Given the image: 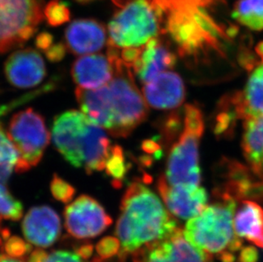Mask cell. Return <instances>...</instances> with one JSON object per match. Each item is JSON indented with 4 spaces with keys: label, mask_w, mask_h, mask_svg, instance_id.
Segmentation results:
<instances>
[{
    "label": "cell",
    "mask_w": 263,
    "mask_h": 262,
    "mask_svg": "<svg viewBox=\"0 0 263 262\" xmlns=\"http://www.w3.org/2000/svg\"><path fill=\"white\" fill-rule=\"evenodd\" d=\"M115 76L96 89L78 87L75 97L83 114L115 137H127L146 120L148 108L135 84L130 67L115 60Z\"/></svg>",
    "instance_id": "1"
},
{
    "label": "cell",
    "mask_w": 263,
    "mask_h": 262,
    "mask_svg": "<svg viewBox=\"0 0 263 262\" xmlns=\"http://www.w3.org/2000/svg\"><path fill=\"white\" fill-rule=\"evenodd\" d=\"M179 228L173 215L150 188L137 181L127 188L115 230L124 254L132 255Z\"/></svg>",
    "instance_id": "2"
},
{
    "label": "cell",
    "mask_w": 263,
    "mask_h": 262,
    "mask_svg": "<svg viewBox=\"0 0 263 262\" xmlns=\"http://www.w3.org/2000/svg\"><path fill=\"white\" fill-rule=\"evenodd\" d=\"M235 210V199L222 194L221 200L187 220L184 234L209 260L250 262L253 257L255 248L245 246L236 233Z\"/></svg>",
    "instance_id": "3"
},
{
    "label": "cell",
    "mask_w": 263,
    "mask_h": 262,
    "mask_svg": "<svg viewBox=\"0 0 263 262\" xmlns=\"http://www.w3.org/2000/svg\"><path fill=\"white\" fill-rule=\"evenodd\" d=\"M52 138L60 154L75 168L89 175L105 170L110 140L104 129L83 113L70 110L55 117Z\"/></svg>",
    "instance_id": "4"
},
{
    "label": "cell",
    "mask_w": 263,
    "mask_h": 262,
    "mask_svg": "<svg viewBox=\"0 0 263 262\" xmlns=\"http://www.w3.org/2000/svg\"><path fill=\"white\" fill-rule=\"evenodd\" d=\"M183 123V130L170 153L164 178L171 185H199L201 171L199 146L204 132L201 111L196 106L186 105L184 109Z\"/></svg>",
    "instance_id": "5"
},
{
    "label": "cell",
    "mask_w": 263,
    "mask_h": 262,
    "mask_svg": "<svg viewBox=\"0 0 263 262\" xmlns=\"http://www.w3.org/2000/svg\"><path fill=\"white\" fill-rule=\"evenodd\" d=\"M160 14L150 0H129L108 25V44L117 48H140L155 38Z\"/></svg>",
    "instance_id": "6"
},
{
    "label": "cell",
    "mask_w": 263,
    "mask_h": 262,
    "mask_svg": "<svg viewBox=\"0 0 263 262\" xmlns=\"http://www.w3.org/2000/svg\"><path fill=\"white\" fill-rule=\"evenodd\" d=\"M8 136L19 154L15 171L24 173L37 165L50 143L45 119L32 108L15 114L10 119Z\"/></svg>",
    "instance_id": "7"
},
{
    "label": "cell",
    "mask_w": 263,
    "mask_h": 262,
    "mask_svg": "<svg viewBox=\"0 0 263 262\" xmlns=\"http://www.w3.org/2000/svg\"><path fill=\"white\" fill-rule=\"evenodd\" d=\"M44 0H0V54L22 47L44 20Z\"/></svg>",
    "instance_id": "8"
},
{
    "label": "cell",
    "mask_w": 263,
    "mask_h": 262,
    "mask_svg": "<svg viewBox=\"0 0 263 262\" xmlns=\"http://www.w3.org/2000/svg\"><path fill=\"white\" fill-rule=\"evenodd\" d=\"M65 228L76 239H89L102 234L112 219L102 204L90 196L81 195L64 210Z\"/></svg>",
    "instance_id": "9"
},
{
    "label": "cell",
    "mask_w": 263,
    "mask_h": 262,
    "mask_svg": "<svg viewBox=\"0 0 263 262\" xmlns=\"http://www.w3.org/2000/svg\"><path fill=\"white\" fill-rule=\"evenodd\" d=\"M168 29L181 50L189 54L215 42L217 38L216 25L200 10L172 15Z\"/></svg>",
    "instance_id": "10"
},
{
    "label": "cell",
    "mask_w": 263,
    "mask_h": 262,
    "mask_svg": "<svg viewBox=\"0 0 263 262\" xmlns=\"http://www.w3.org/2000/svg\"><path fill=\"white\" fill-rule=\"evenodd\" d=\"M134 262H208L201 250L193 245L179 228L164 239L132 255Z\"/></svg>",
    "instance_id": "11"
},
{
    "label": "cell",
    "mask_w": 263,
    "mask_h": 262,
    "mask_svg": "<svg viewBox=\"0 0 263 262\" xmlns=\"http://www.w3.org/2000/svg\"><path fill=\"white\" fill-rule=\"evenodd\" d=\"M158 190L167 210L181 220L195 217L207 206L208 194L199 185H171L163 176L158 182Z\"/></svg>",
    "instance_id": "12"
},
{
    "label": "cell",
    "mask_w": 263,
    "mask_h": 262,
    "mask_svg": "<svg viewBox=\"0 0 263 262\" xmlns=\"http://www.w3.org/2000/svg\"><path fill=\"white\" fill-rule=\"evenodd\" d=\"M8 82L19 89L37 86L46 76V67L41 54L32 48L16 50L5 62Z\"/></svg>",
    "instance_id": "13"
},
{
    "label": "cell",
    "mask_w": 263,
    "mask_h": 262,
    "mask_svg": "<svg viewBox=\"0 0 263 262\" xmlns=\"http://www.w3.org/2000/svg\"><path fill=\"white\" fill-rule=\"evenodd\" d=\"M23 235L32 245L40 249L52 246L62 233V223L58 213L49 206L30 209L22 224Z\"/></svg>",
    "instance_id": "14"
},
{
    "label": "cell",
    "mask_w": 263,
    "mask_h": 262,
    "mask_svg": "<svg viewBox=\"0 0 263 262\" xmlns=\"http://www.w3.org/2000/svg\"><path fill=\"white\" fill-rule=\"evenodd\" d=\"M119 57L91 54L78 58L71 71L73 81L82 89H96L104 86L115 76V60Z\"/></svg>",
    "instance_id": "15"
},
{
    "label": "cell",
    "mask_w": 263,
    "mask_h": 262,
    "mask_svg": "<svg viewBox=\"0 0 263 262\" xmlns=\"http://www.w3.org/2000/svg\"><path fill=\"white\" fill-rule=\"evenodd\" d=\"M145 101L149 106L159 110L174 109L185 99V87L181 78L173 72H164L142 89Z\"/></svg>",
    "instance_id": "16"
},
{
    "label": "cell",
    "mask_w": 263,
    "mask_h": 262,
    "mask_svg": "<svg viewBox=\"0 0 263 262\" xmlns=\"http://www.w3.org/2000/svg\"><path fill=\"white\" fill-rule=\"evenodd\" d=\"M66 46L75 55L94 54L104 47L107 33L104 26L94 19H79L65 32Z\"/></svg>",
    "instance_id": "17"
},
{
    "label": "cell",
    "mask_w": 263,
    "mask_h": 262,
    "mask_svg": "<svg viewBox=\"0 0 263 262\" xmlns=\"http://www.w3.org/2000/svg\"><path fill=\"white\" fill-rule=\"evenodd\" d=\"M176 61L174 54L154 38L142 46V53L132 68L140 81L145 84L174 67Z\"/></svg>",
    "instance_id": "18"
},
{
    "label": "cell",
    "mask_w": 263,
    "mask_h": 262,
    "mask_svg": "<svg viewBox=\"0 0 263 262\" xmlns=\"http://www.w3.org/2000/svg\"><path fill=\"white\" fill-rule=\"evenodd\" d=\"M232 104L238 118L247 120L263 116V64L254 70L243 91L233 97Z\"/></svg>",
    "instance_id": "19"
},
{
    "label": "cell",
    "mask_w": 263,
    "mask_h": 262,
    "mask_svg": "<svg viewBox=\"0 0 263 262\" xmlns=\"http://www.w3.org/2000/svg\"><path fill=\"white\" fill-rule=\"evenodd\" d=\"M234 228L241 239L263 249V209L253 201H242L234 215Z\"/></svg>",
    "instance_id": "20"
},
{
    "label": "cell",
    "mask_w": 263,
    "mask_h": 262,
    "mask_svg": "<svg viewBox=\"0 0 263 262\" xmlns=\"http://www.w3.org/2000/svg\"><path fill=\"white\" fill-rule=\"evenodd\" d=\"M242 146L251 170L263 181V116L246 120Z\"/></svg>",
    "instance_id": "21"
},
{
    "label": "cell",
    "mask_w": 263,
    "mask_h": 262,
    "mask_svg": "<svg viewBox=\"0 0 263 262\" xmlns=\"http://www.w3.org/2000/svg\"><path fill=\"white\" fill-rule=\"evenodd\" d=\"M233 17L253 30L263 29V0H239Z\"/></svg>",
    "instance_id": "22"
},
{
    "label": "cell",
    "mask_w": 263,
    "mask_h": 262,
    "mask_svg": "<svg viewBox=\"0 0 263 262\" xmlns=\"http://www.w3.org/2000/svg\"><path fill=\"white\" fill-rule=\"evenodd\" d=\"M19 154L0 124V182L9 180L17 163Z\"/></svg>",
    "instance_id": "23"
},
{
    "label": "cell",
    "mask_w": 263,
    "mask_h": 262,
    "mask_svg": "<svg viewBox=\"0 0 263 262\" xmlns=\"http://www.w3.org/2000/svg\"><path fill=\"white\" fill-rule=\"evenodd\" d=\"M129 166L127 164L124 151L119 145L112 146L107 158L105 171L107 176L112 180V185L116 188H121L122 181L125 178Z\"/></svg>",
    "instance_id": "24"
},
{
    "label": "cell",
    "mask_w": 263,
    "mask_h": 262,
    "mask_svg": "<svg viewBox=\"0 0 263 262\" xmlns=\"http://www.w3.org/2000/svg\"><path fill=\"white\" fill-rule=\"evenodd\" d=\"M0 250L8 256L23 260L32 252V245L17 236H10L9 230L4 229L0 233Z\"/></svg>",
    "instance_id": "25"
},
{
    "label": "cell",
    "mask_w": 263,
    "mask_h": 262,
    "mask_svg": "<svg viewBox=\"0 0 263 262\" xmlns=\"http://www.w3.org/2000/svg\"><path fill=\"white\" fill-rule=\"evenodd\" d=\"M23 215V206L8 190V188L0 182V218L5 220H19Z\"/></svg>",
    "instance_id": "26"
},
{
    "label": "cell",
    "mask_w": 263,
    "mask_h": 262,
    "mask_svg": "<svg viewBox=\"0 0 263 262\" xmlns=\"http://www.w3.org/2000/svg\"><path fill=\"white\" fill-rule=\"evenodd\" d=\"M27 262H84V260L77 253L68 250H54L48 253L42 249H37L31 252Z\"/></svg>",
    "instance_id": "27"
},
{
    "label": "cell",
    "mask_w": 263,
    "mask_h": 262,
    "mask_svg": "<svg viewBox=\"0 0 263 262\" xmlns=\"http://www.w3.org/2000/svg\"><path fill=\"white\" fill-rule=\"evenodd\" d=\"M44 15L50 26L58 27L70 20L71 13L67 3L62 0H51L45 5Z\"/></svg>",
    "instance_id": "28"
},
{
    "label": "cell",
    "mask_w": 263,
    "mask_h": 262,
    "mask_svg": "<svg viewBox=\"0 0 263 262\" xmlns=\"http://www.w3.org/2000/svg\"><path fill=\"white\" fill-rule=\"evenodd\" d=\"M50 192L57 200L63 203H68L74 197L76 190L71 184L55 174L50 182Z\"/></svg>",
    "instance_id": "29"
},
{
    "label": "cell",
    "mask_w": 263,
    "mask_h": 262,
    "mask_svg": "<svg viewBox=\"0 0 263 262\" xmlns=\"http://www.w3.org/2000/svg\"><path fill=\"white\" fill-rule=\"evenodd\" d=\"M97 255L95 257L101 260L110 259L119 255L121 251V244L118 237H105L96 245Z\"/></svg>",
    "instance_id": "30"
},
{
    "label": "cell",
    "mask_w": 263,
    "mask_h": 262,
    "mask_svg": "<svg viewBox=\"0 0 263 262\" xmlns=\"http://www.w3.org/2000/svg\"><path fill=\"white\" fill-rule=\"evenodd\" d=\"M67 48L63 43H58L52 45L45 51L47 59L52 63H58L64 58L67 54Z\"/></svg>",
    "instance_id": "31"
},
{
    "label": "cell",
    "mask_w": 263,
    "mask_h": 262,
    "mask_svg": "<svg viewBox=\"0 0 263 262\" xmlns=\"http://www.w3.org/2000/svg\"><path fill=\"white\" fill-rule=\"evenodd\" d=\"M142 53V48H125L120 53L122 61L129 67H132L135 62L139 58Z\"/></svg>",
    "instance_id": "32"
},
{
    "label": "cell",
    "mask_w": 263,
    "mask_h": 262,
    "mask_svg": "<svg viewBox=\"0 0 263 262\" xmlns=\"http://www.w3.org/2000/svg\"><path fill=\"white\" fill-rule=\"evenodd\" d=\"M54 42V37L50 32H41L35 40V45L37 48V50H41L45 52L49 48L53 45Z\"/></svg>",
    "instance_id": "33"
},
{
    "label": "cell",
    "mask_w": 263,
    "mask_h": 262,
    "mask_svg": "<svg viewBox=\"0 0 263 262\" xmlns=\"http://www.w3.org/2000/svg\"><path fill=\"white\" fill-rule=\"evenodd\" d=\"M93 251H94V246L90 244L81 245L75 250V252L77 253L84 260H88L91 257Z\"/></svg>",
    "instance_id": "34"
},
{
    "label": "cell",
    "mask_w": 263,
    "mask_h": 262,
    "mask_svg": "<svg viewBox=\"0 0 263 262\" xmlns=\"http://www.w3.org/2000/svg\"><path fill=\"white\" fill-rule=\"evenodd\" d=\"M128 255L124 254L123 251H120L119 255H116L115 257L110 258V259H105V260H101V259H97L94 257L92 259L91 262H125L126 258Z\"/></svg>",
    "instance_id": "35"
},
{
    "label": "cell",
    "mask_w": 263,
    "mask_h": 262,
    "mask_svg": "<svg viewBox=\"0 0 263 262\" xmlns=\"http://www.w3.org/2000/svg\"><path fill=\"white\" fill-rule=\"evenodd\" d=\"M23 259H16V258L10 257L5 254H0V262H26L23 261Z\"/></svg>",
    "instance_id": "36"
},
{
    "label": "cell",
    "mask_w": 263,
    "mask_h": 262,
    "mask_svg": "<svg viewBox=\"0 0 263 262\" xmlns=\"http://www.w3.org/2000/svg\"><path fill=\"white\" fill-rule=\"evenodd\" d=\"M78 1H80V2H89V1H92V0H78Z\"/></svg>",
    "instance_id": "37"
},
{
    "label": "cell",
    "mask_w": 263,
    "mask_h": 262,
    "mask_svg": "<svg viewBox=\"0 0 263 262\" xmlns=\"http://www.w3.org/2000/svg\"><path fill=\"white\" fill-rule=\"evenodd\" d=\"M260 48H261V50H260V53H261V55L263 57V45H261V47Z\"/></svg>",
    "instance_id": "38"
},
{
    "label": "cell",
    "mask_w": 263,
    "mask_h": 262,
    "mask_svg": "<svg viewBox=\"0 0 263 262\" xmlns=\"http://www.w3.org/2000/svg\"><path fill=\"white\" fill-rule=\"evenodd\" d=\"M0 220H1V218H0ZM0 233H1V229H0Z\"/></svg>",
    "instance_id": "39"
}]
</instances>
